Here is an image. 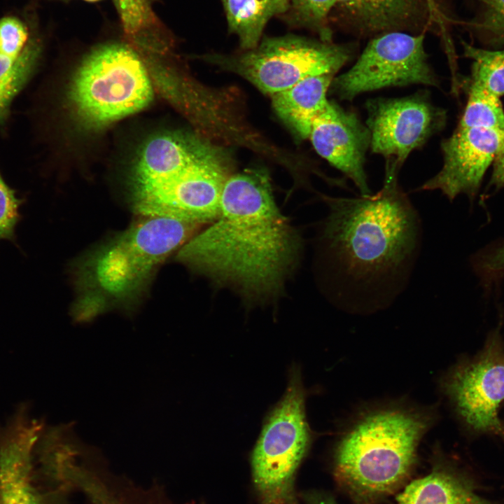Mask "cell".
Listing matches in <instances>:
<instances>
[{
    "mask_svg": "<svg viewBox=\"0 0 504 504\" xmlns=\"http://www.w3.org/2000/svg\"><path fill=\"white\" fill-rule=\"evenodd\" d=\"M442 392L463 424L504 440L498 409L504 401V346L499 328L475 356L455 365L441 380Z\"/></svg>",
    "mask_w": 504,
    "mask_h": 504,
    "instance_id": "30bf717a",
    "label": "cell"
},
{
    "mask_svg": "<svg viewBox=\"0 0 504 504\" xmlns=\"http://www.w3.org/2000/svg\"><path fill=\"white\" fill-rule=\"evenodd\" d=\"M489 188H493L496 192L504 188V146L493 163Z\"/></svg>",
    "mask_w": 504,
    "mask_h": 504,
    "instance_id": "484cf974",
    "label": "cell"
},
{
    "mask_svg": "<svg viewBox=\"0 0 504 504\" xmlns=\"http://www.w3.org/2000/svg\"><path fill=\"white\" fill-rule=\"evenodd\" d=\"M335 6L358 29L368 33L414 29L429 19L424 0H335Z\"/></svg>",
    "mask_w": 504,
    "mask_h": 504,
    "instance_id": "2e32d148",
    "label": "cell"
},
{
    "mask_svg": "<svg viewBox=\"0 0 504 504\" xmlns=\"http://www.w3.org/2000/svg\"><path fill=\"white\" fill-rule=\"evenodd\" d=\"M352 46L288 34L265 37L241 53L207 55L208 62L239 74L272 96L314 76L335 74L353 55Z\"/></svg>",
    "mask_w": 504,
    "mask_h": 504,
    "instance_id": "ba28073f",
    "label": "cell"
},
{
    "mask_svg": "<svg viewBox=\"0 0 504 504\" xmlns=\"http://www.w3.org/2000/svg\"><path fill=\"white\" fill-rule=\"evenodd\" d=\"M365 108L371 151L401 167L414 150L444 129L447 120L446 110L434 105L426 92L370 99Z\"/></svg>",
    "mask_w": 504,
    "mask_h": 504,
    "instance_id": "8fae6325",
    "label": "cell"
},
{
    "mask_svg": "<svg viewBox=\"0 0 504 504\" xmlns=\"http://www.w3.org/2000/svg\"><path fill=\"white\" fill-rule=\"evenodd\" d=\"M30 403L22 402L6 424H0V504H45L31 481L32 458L45 428L31 419Z\"/></svg>",
    "mask_w": 504,
    "mask_h": 504,
    "instance_id": "5bb4252c",
    "label": "cell"
},
{
    "mask_svg": "<svg viewBox=\"0 0 504 504\" xmlns=\"http://www.w3.org/2000/svg\"><path fill=\"white\" fill-rule=\"evenodd\" d=\"M24 201L8 186L0 172V240L6 239L18 246L15 229L22 217L20 209Z\"/></svg>",
    "mask_w": 504,
    "mask_h": 504,
    "instance_id": "603a6c76",
    "label": "cell"
},
{
    "mask_svg": "<svg viewBox=\"0 0 504 504\" xmlns=\"http://www.w3.org/2000/svg\"><path fill=\"white\" fill-rule=\"evenodd\" d=\"M334 76H310L271 96L276 113L300 138L309 137L314 120L328 104L327 93Z\"/></svg>",
    "mask_w": 504,
    "mask_h": 504,
    "instance_id": "e0dca14e",
    "label": "cell"
},
{
    "mask_svg": "<svg viewBox=\"0 0 504 504\" xmlns=\"http://www.w3.org/2000/svg\"><path fill=\"white\" fill-rule=\"evenodd\" d=\"M300 497L302 504H337L331 495L317 490L301 493Z\"/></svg>",
    "mask_w": 504,
    "mask_h": 504,
    "instance_id": "4316f807",
    "label": "cell"
},
{
    "mask_svg": "<svg viewBox=\"0 0 504 504\" xmlns=\"http://www.w3.org/2000/svg\"><path fill=\"white\" fill-rule=\"evenodd\" d=\"M41 52V43L34 35L22 52L0 50V126L8 121L13 102L36 72Z\"/></svg>",
    "mask_w": 504,
    "mask_h": 504,
    "instance_id": "d6986e66",
    "label": "cell"
},
{
    "mask_svg": "<svg viewBox=\"0 0 504 504\" xmlns=\"http://www.w3.org/2000/svg\"><path fill=\"white\" fill-rule=\"evenodd\" d=\"M426 4L430 21H434L440 26L442 31H444L443 15L440 11L435 0H424Z\"/></svg>",
    "mask_w": 504,
    "mask_h": 504,
    "instance_id": "83f0119b",
    "label": "cell"
},
{
    "mask_svg": "<svg viewBox=\"0 0 504 504\" xmlns=\"http://www.w3.org/2000/svg\"><path fill=\"white\" fill-rule=\"evenodd\" d=\"M85 1H98V0H85Z\"/></svg>",
    "mask_w": 504,
    "mask_h": 504,
    "instance_id": "f1b7e54d",
    "label": "cell"
},
{
    "mask_svg": "<svg viewBox=\"0 0 504 504\" xmlns=\"http://www.w3.org/2000/svg\"><path fill=\"white\" fill-rule=\"evenodd\" d=\"M231 174L223 152L208 141L181 132L158 134L143 144L134 160L132 207L141 216L211 223Z\"/></svg>",
    "mask_w": 504,
    "mask_h": 504,
    "instance_id": "3957f363",
    "label": "cell"
},
{
    "mask_svg": "<svg viewBox=\"0 0 504 504\" xmlns=\"http://www.w3.org/2000/svg\"><path fill=\"white\" fill-rule=\"evenodd\" d=\"M464 56L472 60L470 83L500 97L504 94V50H490L462 43Z\"/></svg>",
    "mask_w": 504,
    "mask_h": 504,
    "instance_id": "44dd1931",
    "label": "cell"
},
{
    "mask_svg": "<svg viewBox=\"0 0 504 504\" xmlns=\"http://www.w3.org/2000/svg\"><path fill=\"white\" fill-rule=\"evenodd\" d=\"M424 33L393 31L370 41L354 64L334 77L330 90L340 99L351 101L362 93L413 84L439 87L428 62Z\"/></svg>",
    "mask_w": 504,
    "mask_h": 504,
    "instance_id": "9c48e42d",
    "label": "cell"
},
{
    "mask_svg": "<svg viewBox=\"0 0 504 504\" xmlns=\"http://www.w3.org/2000/svg\"><path fill=\"white\" fill-rule=\"evenodd\" d=\"M302 241L275 202L267 172L231 174L217 218L192 236L176 260L246 302L279 297L298 262Z\"/></svg>",
    "mask_w": 504,
    "mask_h": 504,
    "instance_id": "7a4b0ae2",
    "label": "cell"
},
{
    "mask_svg": "<svg viewBox=\"0 0 504 504\" xmlns=\"http://www.w3.org/2000/svg\"><path fill=\"white\" fill-rule=\"evenodd\" d=\"M197 226L174 218L143 216L92 252L78 272L74 320L88 323L112 308L133 303L158 267L192 236Z\"/></svg>",
    "mask_w": 504,
    "mask_h": 504,
    "instance_id": "5b68a950",
    "label": "cell"
},
{
    "mask_svg": "<svg viewBox=\"0 0 504 504\" xmlns=\"http://www.w3.org/2000/svg\"><path fill=\"white\" fill-rule=\"evenodd\" d=\"M153 97L141 58L121 43L104 45L92 51L79 66L68 91L72 111L91 129L141 111Z\"/></svg>",
    "mask_w": 504,
    "mask_h": 504,
    "instance_id": "8992f818",
    "label": "cell"
},
{
    "mask_svg": "<svg viewBox=\"0 0 504 504\" xmlns=\"http://www.w3.org/2000/svg\"><path fill=\"white\" fill-rule=\"evenodd\" d=\"M300 372L293 369L286 393L267 417L251 456L259 504H302L295 482L312 435Z\"/></svg>",
    "mask_w": 504,
    "mask_h": 504,
    "instance_id": "52a82bcc",
    "label": "cell"
},
{
    "mask_svg": "<svg viewBox=\"0 0 504 504\" xmlns=\"http://www.w3.org/2000/svg\"><path fill=\"white\" fill-rule=\"evenodd\" d=\"M308 138L317 153L351 179L361 195L372 194L365 170L370 134L356 113L329 102L314 120Z\"/></svg>",
    "mask_w": 504,
    "mask_h": 504,
    "instance_id": "4fadbf2b",
    "label": "cell"
},
{
    "mask_svg": "<svg viewBox=\"0 0 504 504\" xmlns=\"http://www.w3.org/2000/svg\"><path fill=\"white\" fill-rule=\"evenodd\" d=\"M500 97L469 82L468 100L460 128H484L504 132V111Z\"/></svg>",
    "mask_w": 504,
    "mask_h": 504,
    "instance_id": "ffe728a7",
    "label": "cell"
},
{
    "mask_svg": "<svg viewBox=\"0 0 504 504\" xmlns=\"http://www.w3.org/2000/svg\"><path fill=\"white\" fill-rule=\"evenodd\" d=\"M30 37L27 27L19 18L7 16L0 19V50L21 52Z\"/></svg>",
    "mask_w": 504,
    "mask_h": 504,
    "instance_id": "d4e9b609",
    "label": "cell"
},
{
    "mask_svg": "<svg viewBox=\"0 0 504 504\" xmlns=\"http://www.w3.org/2000/svg\"><path fill=\"white\" fill-rule=\"evenodd\" d=\"M483 11L475 28L484 41L492 46L504 45V0H481Z\"/></svg>",
    "mask_w": 504,
    "mask_h": 504,
    "instance_id": "cb8c5ba5",
    "label": "cell"
},
{
    "mask_svg": "<svg viewBox=\"0 0 504 504\" xmlns=\"http://www.w3.org/2000/svg\"><path fill=\"white\" fill-rule=\"evenodd\" d=\"M504 146V132L457 127L442 141L443 164L419 190H440L449 202L465 194L472 204L488 168Z\"/></svg>",
    "mask_w": 504,
    "mask_h": 504,
    "instance_id": "7c38bea8",
    "label": "cell"
},
{
    "mask_svg": "<svg viewBox=\"0 0 504 504\" xmlns=\"http://www.w3.org/2000/svg\"><path fill=\"white\" fill-rule=\"evenodd\" d=\"M335 6V0H289L290 22L318 33L321 39L332 41L328 17Z\"/></svg>",
    "mask_w": 504,
    "mask_h": 504,
    "instance_id": "7402d4cb",
    "label": "cell"
},
{
    "mask_svg": "<svg viewBox=\"0 0 504 504\" xmlns=\"http://www.w3.org/2000/svg\"><path fill=\"white\" fill-rule=\"evenodd\" d=\"M436 420L434 407L403 400L360 409L337 441V481L358 504H374L389 495L409 475L419 445Z\"/></svg>",
    "mask_w": 504,
    "mask_h": 504,
    "instance_id": "277c9868",
    "label": "cell"
},
{
    "mask_svg": "<svg viewBox=\"0 0 504 504\" xmlns=\"http://www.w3.org/2000/svg\"><path fill=\"white\" fill-rule=\"evenodd\" d=\"M398 504H504L491 498L472 473L453 461L438 458L431 472L410 483Z\"/></svg>",
    "mask_w": 504,
    "mask_h": 504,
    "instance_id": "9a60e30c",
    "label": "cell"
},
{
    "mask_svg": "<svg viewBox=\"0 0 504 504\" xmlns=\"http://www.w3.org/2000/svg\"><path fill=\"white\" fill-rule=\"evenodd\" d=\"M228 30L236 35L242 50L255 48L268 21L284 15L289 0H222Z\"/></svg>",
    "mask_w": 504,
    "mask_h": 504,
    "instance_id": "ac0fdd59",
    "label": "cell"
},
{
    "mask_svg": "<svg viewBox=\"0 0 504 504\" xmlns=\"http://www.w3.org/2000/svg\"><path fill=\"white\" fill-rule=\"evenodd\" d=\"M400 168L386 161L384 184L374 195L321 197L328 209L321 249L332 296L343 309L386 307L408 283L422 231L419 214L398 183Z\"/></svg>",
    "mask_w": 504,
    "mask_h": 504,
    "instance_id": "6da1fadb",
    "label": "cell"
}]
</instances>
